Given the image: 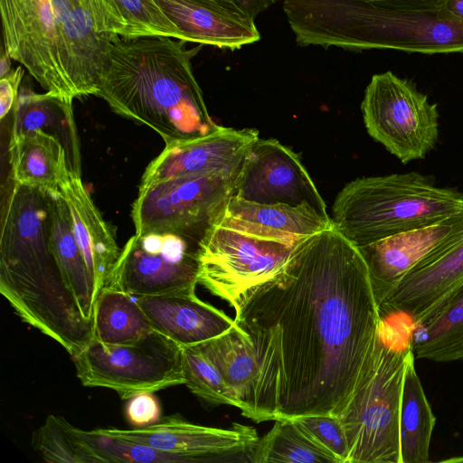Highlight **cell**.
<instances>
[{"label": "cell", "mask_w": 463, "mask_h": 463, "mask_svg": "<svg viewBox=\"0 0 463 463\" xmlns=\"http://www.w3.org/2000/svg\"><path fill=\"white\" fill-rule=\"evenodd\" d=\"M131 295L105 288L93 308L94 339L108 345L136 342L153 331L143 310Z\"/></svg>", "instance_id": "cell-28"}, {"label": "cell", "mask_w": 463, "mask_h": 463, "mask_svg": "<svg viewBox=\"0 0 463 463\" xmlns=\"http://www.w3.org/2000/svg\"><path fill=\"white\" fill-rule=\"evenodd\" d=\"M99 432L180 456L185 463H252L259 441L254 428L233 423L229 429L194 424L179 415L130 430L97 429Z\"/></svg>", "instance_id": "cell-13"}, {"label": "cell", "mask_w": 463, "mask_h": 463, "mask_svg": "<svg viewBox=\"0 0 463 463\" xmlns=\"http://www.w3.org/2000/svg\"><path fill=\"white\" fill-rule=\"evenodd\" d=\"M3 46L48 92L97 95L111 41L99 0H0Z\"/></svg>", "instance_id": "cell-4"}, {"label": "cell", "mask_w": 463, "mask_h": 463, "mask_svg": "<svg viewBox=\"0 0 463 463\" xmlns=\"http://www.w3.org/2000/svg\"><path fill=\"white\" fill-rule=\"evenodd\" d=\"M161 409L153 392L138 393L130 399L126 407V417L135 427H144L160 420Z\"/></svg>", "instance_id": "cell-34"}, {"label": "cell", "mask_w": 463, "mask_h": 463, "mask_svg": "<svg viewBox=\"0 0 463 463\" xmlns=\"http://www.w3.org/2000/svg\"><path fill=\"white\" fill-rule=\"evenodd\" d=\"M318 446L331 453L338 463H346L348 444L338 416L314 414L292 419Z\"/></svg>", "instance_id": "cell-33"}, {"label": "cell", "mask_w": 463, "mask_h": 463, "mask_svg": "<svg viewBox=\"0 0 463 463\" xmlns=\"http://www.w3.org/2000/svg\"><path fill=\"white\" fill-rule=\"evenodd\" d=\"M269 462L338 463L331 453L314 442L292 419L275 420L272 429L259 439L252 463Z\"/></svg>", "instance_id": "cell-30"}, {"label": "cell", "mask_w": 463, "mask_h": 463, "mask_svg": "<svg viewBox=\"0 0 463 463\" xmlns=\"http://www.w3.org/2000/svg\"><path fill=\"white\" fill-rule=\"evenodd\" d=\"M443 461L444 462H462L463 461V457L452 458H449V459H445Z\"/></svg>", "instance_id": "cell-40"}, {"label": "cell", "mask_w": 463, "mask_h": 463, "mask_svg": "<svg viewBox=\"0 0 463 463\" xmlns=\"http://www.w3.org/2000/svg\"><path fill=\"white\" fill-rule=\"evenodd\" d=\"M463 212V192L418 172L356 178L336 195L335 228L357 248Z\"/></svg>", "instance_id": "cell-6"}, {"label": "cell", "mask_w": 463, "mask_h": 463, "mask_svg": "<svg viewBox=\"0 0 463 463\" xmlns=\"http://www.w3.org/2000/svg\"><path fill=\"white\" fill-rule=\"evenodd\" d=\"M184 385L196 396L213 404L239 408V402L224 382L216 366L197 347L182 348Z\"/></svg>", "instance_id": "cell-32"}, {"label": "cell", "mask_w": 463, "mask_h": 463, "mask_svg": "<svg viewBox=\"0 0 463 463\" xmlns=\"http://www.w3.org/2000/svg\"><path fill=\"white\" fill-rule=\"evenodd\" d=\"M261 204H309L331 218L315 183L298 154L279 141L258 138L235 178L233 194Z\"/></svg>", "instance_id": "cell-14"}, {"label": "cell", "mask_w": 463, "mask_h": 463, "mask_svg": "<svg viewBox=\"0 0 463 463\" xmlns=\"http://www.w3.org/2000/svg\"><path fill=\"white\" fill-rule=\"evenodd\" d=\"M24 66L12 69L7 74L0 77V118L3 120L14 109L21 89L24 76Z\"/></svg>", "instance_id": "cell-35"}, {"label": "cell", "mask_w": 463, "mask_h": 463, "mask_svg": "<svg viewBox=\"0 0 463 463\" xmlns=\"http://www.w3.org/2000/svg\"><path fill=\"white\" fill-rule=\"evenodd\" d=\"M152 329L180 347L214 338L234 325L223 311L198 298L195 291L136 298Z\"/></svg>", "instance_id": "cell-19"}, {"label": "cell", "mask_w": 463, "mask_h": 463, "mask_svg": "<svg viewBox=\"0 0 463 463\" xmlns=\"http://www.w3.org/2000/svg\"><path fill=\"white\" fill-rule=\"evenodd\" d=\"M361 110L369 136L404 165L424 159L439 141L438 105L392 71L372 77Z\"/></svg>", "instance_id": "cell-11"}, {"label": "cell", "mask_w": 463, "mask_h": 463, "mask_svg": "<svg viewBox=\"0 0 463 463\" xmlns=\"http://www.w3.org/2000/svg\"><path fill=\"white\" fill-rule=\"evenodd\" d=\"M234 323L257 364L245 417L339 416L382 326L366 263L333 225L245 296Z\"/></svg>", "instance_id": "cell-1"}, {"label": "cell", "mask_w": 463, "mask_h": 463, "mask_svg": "<svg viewBox=\"0 0 463 463\" xmlns=\"http://www.w3.org/2000/svg\"><path fill=\"white\" fill-rule=\"evenodd\" d=\"M306 240L271 239L215 222L199 242L198 283L236 312L246 294L281 271Z\"/></svg>", "instance_id": "cell-8"}, {"label": "cell", "mask_w": 463, "mask_h": 463, "mask_svg": "<svg viewBox=\"0 0 463 463\" xmlns=\"http://www.w3.org/2000/svg\"><path fill=\"white\" fill-rule=\"evenodd\" d=\"M11 60H12V58L6 52L4 46H2L1 61H0V77L5 76L12 70Z\"/></svg>", "instance_id": "cell-39"}, {"label": "cell", "mask_w": 463, "mask_h": 463, "mask_svg": "<svg viewBox=\"0 0 463 463\" xmlns=\"http://www.w3.org/2000/svg\"><path fill=\"white\" fill-rule=\"evenodd\" d=\"M370 3L383 4V5H422L438 3L443 0H362Z\"/></svg>", "instance_id": "cell-38"}, {"label": "cell", "mask_w": 463, "mask_h": 463, "mask_svg": "<svg viewBox=\"0 0 463 463\" xmlns=\"http://www.w3.org/2000/svg\"><path fill=\"white\" fill-rule=\"evenodd\" d=\"M414 360L411 351L405 367L401 402V463L430 462V445L436 424V417L416 372Z\"/></svg>", "instance_id": "cell-25"}, {"label": "cell", "mask_w": 463, "mask_h": 463, "mask_svg": "<svg viewBox=\"0 0 463 463\" xmlns=\"http://www.w3.org/2000/svg\"><path fill=\"white\" fill-rule=\"evenodd\" d=\"M50 215V194L13 184L2 217L0 292L25 323L75 356L94 339L93 322L57 264Z\"/></svg>", "instance_id": "cell-2"}, {"label": "cell", "mask_w": 463, "mask_h": 463, "mask_svg": "<svg viewBox=\"0 0 463 463\" xmlns=\"http://www.w3.org/2000/svg\"><path fill=\"white\" fill-rule=\"evenodd\" d=\"M60 193L68 205L76 241L95 282L97 298L106 288L121 250L81 177L70 175L61 185Z\"/></svg>", "instance_id": "cell-21"}, {"label": "cell", "mask_w": 463, "mask_h": 463, "mask_svg": "<svg viewBox=\"0 0 463 463\" xmlns=\"http://www.w3.org/2000/svg\"><path fill=\"white\" fill-rule=\"evenodd\" d=\"M229 4L246 15L254 19L263 11L267 10L269 6L273 5L279 0H221Z\"/></svg>", "instance_id": "cell-36"}, {"label": "cell", "mask_w": 463, "mask_h": 463, "mask_svg": "<svg viewBox=\"0 0 463 463\" xmlns=\"http://www.w3.org/2000/svg\"><path fill=\"white\" fill-rule=\"evenodd\" d=\"M383 324L347 405L338 416L348 444L346 463H401L400 411L412 351L391 346Z\"/></svg>", "instance_id": "cell-7"}, {"label": "cell", "mask_w": 463, "mask_h": 463, "mask_svg": "<svg viewBox=\"0 0 463 463\" xmlns=\"http://www.w3.org/2000/svg\"><path fill=\"white\" fill-rule=\"evenodd\" d=\"M443 8L449 15L463 22V0H443Z\"/></svg>", "instance_id": "cell-37"}, {"label": "cell", "mask_w": 463, "mask_h": 463, "mask_svg": "<svg viewBox=\"0 0 463 463\" xmlns=\"http://www.w3.org/2000/svg\"><path fill=\"white\" fill-rule=\"evenodd\" d=\"M411 344L415 359H463V283L419 326Z\"/></svg>", "instance_id": "cell-26"}, {"label": "cell", "mask_w": 463, "mask_h": 463, "mask_svg": "<svg viewBox=\"0 0 463 463\" xmlns=\"http://www.w3.org/2000/svg\"><path fill=\"white\" fill-rule=\"evenodd\" d=\"M184 41L165 36H116L96 96L117 114L154 129L165 144L206 136L209 115Z\"/></svg>", "instance_id": "cell-3"}, {"label": "cell", "mask_w": 463, "mask_h": 463, "mask_svg": "<svg viewBox=\"0 0 463 463\" xmlns=\"http://www.w3.org/2000/svg\"><path fill=\"white\" fill-rule=\"evenodd\" d=\"M258 138L255 128L219 126L206 136L167 143L146 166L140 184L181 176L238 174Z\"/></svg>", "instance_id": "cell-15"}, {"label": "cell", "mask_w": 463, "mask_h": 463, "mask_svg": "<svg viewBox=\"0 0 463 463\" xmlns=\"http://www.w3.org/2000/svg\"><path fill=\"white\" fill-rule=\"evenodd\" d=\"M184 42L235 51L260 39L255 20L221 0H155Z\"/></svg>", "instance_id": "cell-18"}, {"label": "cell", "mask_w": 463, "mask_h": 463, "mask_svg": "<svg viewBox=\"0 0 463 463\" xmlns=\"http://www.w3.org/2000/svg\"><path fill=\"white\" fill-rule=\"evenodd\" d=\"M283 10L299 46L463 53V22L444 10L443 1L383 5L362 0H284Z\"/></svg>", "instance_id": "cell-5"}, {"label": "cell", "mask_w": 463, "mask_h": 463, "mask_svg": "<svg viewBox=\"0 0 463 463\" xmlns=\"http://www.w3.org/2000/svg\"><path fill=\"white\" fill-rule=\"evenodd\" d=\"M35 449L48 462L94 463L80 440L77 427L64 418L49 415L34 435Z\"/></svg>", "instance_id": "cell-31"}, {"label": "cell", "mask_w": 463, "mask_h": 463, "mask_svg": "<svg viewBox=\"0 0 463 463\" xmlns=\"http://www.w3.org/2000/svg\"><path fill=\"white\" fill-rule=\"evenodd\" d=\"M195 345L216 366L244 416L257 377L256 361L247 339L234 323L222 335Z\"/></svg>", "instance_id": "cell-27"}, {"label": "cell", "mask_w": 463, "mask_h": 463, "mask_svg": "<svg viewBox=\"0 0 463 463\" xmlns=\"http://www.w3.org/2000/svg\"><path fill=\"white\" fill-rule=\"evenodd\" d=\"M217 223L259 236L300 241L334 225L309 204H261L232 195Z\"/></svg>", "instance_id": "cell-20"}, {"label": "cell", "mask_w": 463, "mask_h": 463, "mask_svg": "<svg viewBox=\"0 0 463 463\" xmlns=\"http://www.w3.org/2000/svg\"><path fill=\"white\" fill-rule=\"evenodd\" d=\"M50 238L53 255L64 281L82 315L93 318L95 282L76 241L68 205L61 193L51 194Z\"/></svg>", "instance_id": "cell-24"}, {"label": "cell", "mask_w": 463, "mask_h": 463, "mask_svg": "<svg viewBox=\"0 0 463 463\" xmlns=\"http://www.w3.org/2000/svg\"><path fill=\"white\" fill-rule=\"evenodd\" d=\"M107 33L120 37L183 35L155 0H99Z\"/></svg>", "instance_id": "cell-29"}, {"label": "cell", "mask_w": 463, "mask_h": 463, "mask_svg": "<svg viewBox=\"0 0 463 463\" xmlns=\"http://www.w3.org/2000/svg\"><path fill=\"white\" fill-rule=\"evenodd\" d=\"M237 175L181 176L140 184L131 212L136 233H172L199 244L232 196Z\"/></svg>", "instance_id": "cell-10"}, {"label": "cell", "mask_w": 463, "mask_h": 463, "mask_svg": "<svg viewBox=\"0 0 463 463\" xmlns=\"http://www.w3.org/2000/svg\"><path fill=\"white\" fill-rule=\"evenodd\" d=\"M463 234V212L359 247L378 307L420 260Z\"/></svg>", "instance_id": "cell-16"}, {"label": "cell", "mask_w": 463, "mask_h": 463, "mask_svg": "<svg viewBox=\"0 0 463 463\" xmlns=\"http://www.w3.org/2000/svg\"><path fill=\"white\" fill-rule=\"evenodd\" d=\"M198 247L172 233H135L121 249L106 288L136 298L195 291Z\"/></svg>", "instance_id": "cell-12"}, {"label": "cell", "mask_w": 463, "mask_h": 463, "mask_svg": "<svg viewBox=\"0 0 463 463\" xmlns=\"http://www.w3.org/2000/svg\"><path fill=\"white\" fill-rule=\"evenodd\" d=\"M72 360L83 386L113 390L122 400L185 383L182 347L154 330L129 344L93 339Z\"/></svg>", "instance_id": "cell-9"}, {"label": "cell", "mask_w": 463, "mask_h": 463, "mask_svg": "<svg viewBox=\"0 0 463 463\" xmlns=\"http://www.w3.org/2000/svg\"><path fill=\"white\" fill-rule=\"evenodd\" d=\"M463 283V234L415 265L379 307L380 316L406 314L415 326Z\"/></svg>", "instance_id": "cell-17"}, {"label": "cell", "mask_w": 463, "mask_h": 463, "mask_svg": "<svg viewBox=\"0 0 463 463\" xmlns=\"http://www.w3.org/2000/svg\"><path fill=\"white\" fill-rule=\"evenodd\" d=\"M8 152L14 184L52 194L71 175L61 144L41 130L11 135Z\"/></svg>", "instance_id": "cell-23"}, {"label": "cell", "mask_w": 463, "mask_h": 463, "mask_svg": "<svg viewBox=\"0 0 463 463\" xmlns=\"http://www.w3.org/2000/svg\"><path fill=\"white\" fill-rule=\"evenodd\" d=\"M72 101L48 91L35 93L30 88L21 86L13 109L11 135L41 130L55 137L64 148L70 174L81 177L80 138Z\"/></svg>", "instance_id": "cell-22"}]
</instances>
